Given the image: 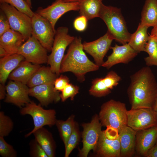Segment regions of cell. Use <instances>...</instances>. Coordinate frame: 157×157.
<instances>
[{
    "instance_id": "obj_1",
    "label": "cell",
    "mask_w": 157,
    "mask_h": 157,
    "mask_svg": "<svg viewBox=\"0 0 157 157\" xmlns=\"http://www.w3.org/2000/svg\"><path fill=\"white\" fill-rule=\"evenodd\" d=\"M130 78L127 93L131 109L153 108L157 98V82L150 67H142Z\"/></svg>"
},
{
    "instance_id": "obj_2",
    "label": "cell",
    "mask_w": 157,
    "mask_h": 157,
    "mask_svg": "<svg viewBox=\"0 0 157 157\" xmlns=\"http://www.w3.org/2000/svg\"><path fill=\"white\" fill-rule=\"evenodd\" d=\"M99 67L87 57L84 51L81 38L75 37L63 59L60 72H71L78 81L83 82L86 73L97 70Z\"/></svg>"
},
{
    "instance_id": "obj_3",
    "label": "cell",
    "mask_w": 157,
    "mask_h": 157,
    "mask_svg": "<svg viewBox=\"0 0 157 157\" xmlns=\"http://www.w3.org/2000/svg\"><path fill=\"white\" fill-rule=\"evenodd\" d=\"M99 17L105 23L107 32L113 40L123 44L128 43L131 34L128 30L120 8L103 4Z\"/></svg>"
},
{
    "instance_id": "obj_4",
    "label": "cell",
    "mask_w": 157,
    "mask_h": 157,
    "mask_svg": "<svg viewBox=\"0 0 157 157\" xmlns=\"http://www.w3.org/2000/svg\"><path fill=\"white\" fill-rule=\"evenodd\" d=\"M125 104L110 99L101 105L98 115L102 126L116 129L119 133L127 126V111Z\"/></svg>"
},
{
    "instance_id": "obj_5",
    "label": "cell",
    "mask_w": 157,
    "mask_h": 157,
    "mask_svg": "<svg viewBox=\"0 0 157 157\" xmlns=\"http://www.w3.org/2000/svg\"><path fill=\"white\" fill-rule=\"evenodd\" d=\"M68 33V28L65 26L59 27L56 30L51 52L48 56L47 63L58 77L60 74L61 64L65 49L75 38L70 35Z\"/></svg>"
},
{
    "instance_id": "obj_6",
    "label": "cell",
    "mask_w": 157,
    "mask_h": 157,
    "mask_svg": "<svg viewBox=\"0 0 157 157\" xmlns=\"http://www.w3.org/2000/svg\"><path fill=\"white\" fill-rule=\"evenodd\" d=\"M20 113L22 115H28L32 117L34 126L33 129L25 135L27 138L38 129L45 126L51 127L55 125L57 119L56 110L44 109L40 104H37L31 101L24 107L21 108Z\"/></svg>"
},
{
    "instance_id": "obj_7",
    "label": "cell",
    "mask_w": 157,
    "mask_h": 157,
    "mask_svg": "<svg viewBox=\"0 0 157 157\" xmlns=\"http://www.w3.org/2000/svg\"><path fill=\"white\" fill-rule=\"evenodd\" d=\"M0 8L7 17L11 29L21 33L26 41L32 35L30 17L7 3H0Z\"/></svg>"
},
{
    "instance_id": "obj_8",
    "label": "cell",
    "mask_w": 157,
    "mask_h": 157,
    "mask_svg": "<svg viewBox=\"0 0 157 157\" xmlns=\"http://www.w3.org/2000/svg\"><path fill=\"white\" fill-rule=\"evenodd\" d=\"M127 126L138 131L157 126V115L152 108L131 109L127 111Z\"/></svg>"
},
{
    "instance_id": "obj_9",
    "label": "cell",
    "mask_w": 157,
    "mask_h": 157,
    "mask_svg": "<svg viewBox=\"0 0 157 157\" xmlns=\"http://www.w3.org/2000/svg\"><path fill=\"white\" fill-rule=\"evenodd\" d=\"M83 131L82 133V148L79 150L78 156L87 157L89 152L94 150L98 142L102 131L98 115L95 114L90 123L82 124Z\"/></svg>"
},
{
    "instance_id": "obj_10",
    "label": "cell",
    "mask_w": 157,
    "mask_h": 157,
    "mask_svg": "<svg viewBox=\"0 0 157 157\" xmlns=\"http://www.w3.org/2000/svg\"><path fill=\"white\" fill-rule=\"evenodd\" d=\"M32 35L48 51H51L56 33L49 22L37 13L31 18Z\"/></svg>"
},
{
    "instance_id": "obj_11",
    "label": "cell",
    "mask_w": 157,
    "mask_h": 157,
    "mask_svg": "<svg viewBox=\"0 0 157 157\" xmlns=\"http://www.w3.org/2000/svg\"><path fill=\"white\" fill-rule=\"evenodd\" d=\"M47 51L32 35L19 47L17 53L22 56L25 60L40 65L47 63L48 56Z\"/></svg>"
},
{
    "instance_id": "obj_12",
    "label": "cell",
    "mask_w": 157,
    "mask_h": 157,
    "mask_svg": "<svg viewBox=\"0 0 157 157\" xmlns=\"http://www.w3.org/2000/svg\"><path fill=\"white\" fill-rule=\"evenodd\" d=\"M79 1L66 2L61 0H56L46 8H39L36 13L48 20L56 31V24L62 15L68 11H79Z\"/></svg>"
},
{
    "instance_id": "obj_13",
    "label": "cell",
    "mask_w": 157,
    "mask_h": 157,
    "mask_svg": "<svg viewBox=\"0 0 157 157\" xmlns=\"http://www.w3.org/2000/svg\"><path fill=\"white\" fill-rule=\"evenodd\" d=\"M113 40L107 32L96 40L90 42H84L83 43V49L93 57L95 64L100 67L104 62V58L110 49Z\"/></svg>"
},
{
    "instance_id": "obj_14",
    "label": "cell",
    "mask_w": 157,
    "mask_h": 157,
    "mask_svg": "<svg viewBox=\"0 0 157 157\" xmlns=\"http://www.w3.org/2000/svg\"><path fill=\"white\" fill-rule=\"evenodd\" d=\"M6 88L4 102L13 104L21 108L31 101L29 97V88L26 84L10 80Z\"/></svg>"
},
{
    "instance_id": "obj_15",
    "label": "cell",
    "mask_w": 157,
    "mask_h": 157,
    "mask_svg": "<svg viewBox=\"0 0 157 157\" xmlns=\"http://www.w3.org/2000/svg\"><path fill=\"white\" fill-rule=\"evenodd\" d=\"M112 53L104 62L102 67L109 69L117 64L122 63L127 64L137 55L138 53L134 50L128 43L119 46L115 44L111 47Z\"/></svg>"
},
{
    "instance_id": "obj_16",
    "label": "cell",
    "mask_w": 157,
    "mask_h": 157,
    "mask_svg": "<svg viewBox=\"0 0 157 157\" xmlns=\"http://www.w3.org/2000/svg\"><path fill=\"white\" fill-rule=\"evenodd\" d=\"M120 145L119 136L111 139L102 131L97 143L93 151L95 156L99 157H120Z\"/></svg>"
},
{
    "instance_id": "obj_17",
    "label": "cell",
    "mask_w": 157,
    "mask_h": 157,
    "mask_svg": "<svg viewBox=\"0 0 157 157\" xmlns=\"http://www.w3.org/2000/svg\"><path fill=\"white\" fill-rule=\"evenodd\" d=\"M59 92L55 90L53 84H46L29 88V95L37 99L42 106H47L61 100Z\"/></svg>"
},
{
    "instance_id": "obj_18",
    "label": "cell",
    "mask_w": 157,
    "mask_h": 157,
    "mask_svg": "<svg viewBox=\"0 0 157 157\" xmlns=\"http://www.w3.org/2000/svg\"><path fill=\"white\" fill-rule=\"evenodd\" d=\"M157 140V126L137 131L135 150L137 153L146 157L155 145Z\"/></svg>"
},
{
    "instance_id": "obj_19",
    "label": "cell",
    "mask_w": 157,
    "mask_h": 157,
    "mask_svg": "<svg viewBox=\"0 0 157 157\" xmlns=\"http://www.w3.org/2000/svg\"><path fill=\"white\" fill-rule=\"evenodd\" d=\"M137 131L127 126L119 133L120 157H131L135 150Z\"/></svg>"
},
{
    "instance_id": "obj_20",
    "label": "cell",
    "mask_w": 157,
    "mask_h": 157,
    "mask_svg": "<svg viewBox=\"0 0 157 157\" xmlns=\"http://www.w3.org/2000/svg\"><path fill=\"white\" fill-rule=\"evenodd\" d=\"M25 41L21 33L11 29L0 36V46L5 49L8 55L17 53Z\"/></svg>"
},
{
    "instance_id": "obj_21",
    "label": "cell",
    "mask_w": 157,
    "mask_h": 157,
    "mask_svg": "<svg viewBox=\"0 0 157 157\" xmlns=\"http://www.w3.org/2000/svg\"><path fill=\"white\" fill-rule=\"evenodd\" d=\"M40 67V65L32 64L24 60L12 72L8 78L10 80L26 84L33 74Z\"/></svg>"
},
{
    "instance_id": "obj_22",
    "label": "cell",
    "mask_w": 157,
    "mask_h": 157,
    "mask_svg": "<svg viewBox=\"0 0 157 157\" xmlns=\"http://www.w3.org/2000/svg\"><path fill=\"white\" fill-rule=\"evenodd\" d=\"M25 58L18 53L8 55L0 59V82L5 84L10 74Z\"/></svg>"
},
{
    "instance_id": "obj_23",
    "label": "cell",
    "mask_w": 157,
    "mask_h": 157,
    "mask_svg": "<svg viewBox=\"0 0 157 157\" xmlns=\"http://www.w3.org/2000/svg\"><path fill=\"white\" fill-rule=\"evenodd\" d=\"M33 134L48 157H55L56 145L52 133L43 127L37 130Z\"/></svg>"
},
{
    "instance_id": "obj_24",
    "label": "cell",
    "mask_w": 157,
    "mask_h": 157,
    "mask_svg": "<svg viewBox=\"0 0 157 157\" xmlns=\"http://www.w3.org/2000/svg\"><path fill=\"white\" fill-rule=\"evenodd\" d=\"M58 77L50 67L41 66L33 74L26 85L29 88L46 84H53Z\"/></svg>"
},
{
    "instance_id": "obj_25",
    "label": "cell",
    "mask_w": 157,
    "mask_h": 157,
    "mask_svg": "<svg viewBox=\"0 0 157 157\" xmlns=\"http://www.w3.org/2000/svg\"><path fill=\"white\" fill-rule=\"evenodd\" d=\"M148 28L140 23L136 31L131 34L128 43L138 53L145 51V47L149 37L147 33Z\"/></svg>"
},
{
    "instance_id": "obj_26",
    "label": "cell",
    "mask_w": 157,
    "mask_h": 157,
    "mask_svg": "<svg viewBox=\"0 0 157 157\" xmlns=\"http://www.w3.org/2000/svg\"><path fill=\"white\" fill-rule=\"evenodd\" d=\"M79 13L88 20L99 17L103 4L102 0H80Z\"/></svg>"
},
{
    "instance_id": "obj_27",
    "label": "cell",
    "mask_w": 157,
    "mask_h": 157,
    "mask_svg": "<svg viewBox=\"0 0 157 157\" xmlns=\"http://www.w3.org/2000/svg\"><path fill=\"white\" fill-rule=\"evenodd\" d=\"M141 24L148 27L157 24V1L146 0L142 13Z\"/></svg>"
},
{
    "instance_id": "obj_28",
    "label": "cell",
    "mask_w": 157,
    "mask_h": 157,
    "mask_svg": "<svg viewBox=\"0 0 157 157\" xmlns=\"http://www.w3.org/2000/svg\"><path fill=\"white\" fill-rule=\"evenodd\" d=\"M74 116L72 115L66 120L57 119L56 121L55 125L65 146L76 123L74 120Z\"/></svg>"
},
{
    "instance_id": "obj_29",
    "label": "cell",
    "mask_w": 157,
    "mask_h": 157,
    "mask_svg": "<svg viewBox=\"0 0 157 157\" xmlns=\"http://www.w3.org/2000/svg\"><path fill=\"white\" fill-rule=\"evenodd\" d=\"M145 49V51L149 55L144 58L146 65L148 66L157 67V40L149 35Z\"/></svg>"
},
{
    "instance_id": "obj_30",
    "label": "cell",
    "mask_w": 157,
    "mask_h": 157,
    "mask_svg": "<svg viewBox=\"0 0 157 157\" xmlns=\"http://www.w3.org/2000/svg\"><path fill=\"white\" fill-rule=\"evenodd\" d=\"M90 94L97 97H104L111 93V90L105 83L103 78H97L92 82L91 86L89 90Z\"/></svg>"
},
{
    "instance_id": "obj_31",
    "label": "cell",
    "mask_w": 157,
    "mask_h": 157,
    "mask_svg": "<svg viewBox=\"0 0 157 157\" xmlns=\"http://www.w3.org/2000/svg\"><path fill=\"white\" fill-rule=\"evenodd\" d=\"M80 133L78 124L76 126L72 134L69 137L66 145L65 146V157H68L72 150L79 141Z\"/></svg>"
},
{
    "instance_id": "obj_32",
    "label": "cell",
    "mask_w": 157,
    "mask_h": 157,
    "mask_svg": "<svg viewBox=\"0 0 157 157\" xmlns=\"http://www.w3.org/2000/svg\"><path fill=\"white\" fill-rule=\"evenodd\" d=\"M14 123L2 111L0 112V136H8L13 129Z\"/></svg>"
},
{
    "instance_id": "obj_33",
    "label": "cell",
    "mask_w": 157,
    "mask_h": 157,
    "mask_svg": "<svg viewBox=\"0 0 157 157\" xmlns=\"http://www.w3.org/2000/svg\"><path fill=\"white\" fill-rule=\"evenodd\" d=\"M0 3H6L14 7L31 18L34 15L33 12L28 4L24 0H0Z\"/></svg>"
},
{
    "instance_id": "obj_34",
    "label": "cell",
    "mask_w": 157,
    "mask_h": 157,
    "mask_svg": "<svg viewBox=\"0 0 157 157\" xmlns=\"http://www.w3.org/2000/svg\"><path fill=\"white\" fill-rule=\"evenodd\" d=\"M79 90V88L77 85L69 83L60 94L61 101L64 102L69 98L71 100H73L75 96L78 93Z\"/></svg>"
},
{
    "instance_id": "obj_35",
    "label": "cell",
    "mask_w": 157,
    "mask_h": 157,
    "mask_svg": "<svg viewBox=\"0 0 157 157\" xmlns=\"http://www.w3.org/2000/svg\"><path fill=\"white\" fill-rule=\"evenodd\" d=\"M0 155L2 157H16L17 153L11 145L7 143L4 137L0 136Z\"/></svg>"
},
{
    "instance_id": "obj_36",
    "label": "cell",
    "mask_w": 157,
    "mask_h": 157,
    "mask_svg": "<svg viewBox=\"0 0 157 157\" xmlns=\"http://www.w3.org/2000/svg\"><path fill=\"white\" fill-rule=\"evenodd\" d=\"M29 145V155L30 157H48L42 147L35 138L30 141Z\"/></svg>"
},
{
    "instance_id": "obj_37",
    "label": "cell",
    "mask_w": 157,
    "mask_h": 157,
    "mask_svg": "<svg viewBox=\"0 0 157 157\" xmlns=\"http://www.w3.org/2000/svg\"><path fill=\"white\" fill-rule=\"evenodd\" d=\"M121 80V77L113 70L109 72L103 78L104 81L106 86L111 90L116 86Z\"/></svg>"
},
{
    "instance_id": "obj_38",
    "label": "cell",
    "mask_w": 157,
    "mask_h": 157,
    "mask_svg": "<svg viewBox=\"0 0 157 157\" xmlns=\"http://www.w3.org/2000/svg\"><path fill=\"white\" fill-rule=\"evenodd\" d=\"M70 80L66 76L61 75L55 80L54 83L55 90L59 92L62 90L69 83Z\"/></svg>"
},
{
    "instance_id": "obj_39",
    "label": "cell",
    "mask_w": 157,
    "mask_h": 157,
    "mask_svg": "<svg viewBox=\"0 0 157 157\" xmlns=\"http://www.w3.org/2000/svg\"><path fill=\"white\" fill-rule=\"evenodd\" d=\"M88 20L83 15L76 17L73 23L74 28L80 32L84 31L87 27Z\"/></svg>"
},
{
    "instance_id": "obj_40",
    "label": "cell",
    "mask_w": 157,
    "mask_h": 157,
    "mask_svg": "<svg viewBox=\"0 0 157 157\" xmlns=\"http://www.w3.org/2000/svg\"><path fill=\"white\" fill-rule=\"evenodd\" d=\"M11 29L8 20L3 12L0 10V36Z\"/></svg>"
},
{
    "instance_id": "obj_41",
    "label": "cell",
    "mask_w": 157,
    "mask_h": 157,
    "mask_svg": "<svg viewBox=\"0 0 157 157\" xmlns=\"http://www.w3.org/2000/svg\"><path fill=\"white\" fill-rule=\"evenodd\" d=\"M146 157H157V145H155L148 152Z\"/></svg>"
},
{
    "instance_id": "obj_42",
    "label": "cell",
    "mask_w": 157,
    "mask_h": 157,
    "mask_svg": "<svg viewBox=\"0 0 157 157\" xmlns=\"http://www.w3.org/2000/svg\"><path fill=\"white\" fill-rule=\"evenodd\" d=\"M6 85L4 84L0 83V99H4L6 94Z\"/></svg>"
},
{
    "instance_id": "obj_43",
    "label": "cell",
    "mask_w": 157,
    "mask_h": 157,
    "mask_svg": "<svg viewBox=\"0 0 157 157\" xmlns=\"http://www.w3.org/2000/svg\"><path fill=\"white\" fill-rule=\"evenodd\" d=\"M149 35L157 40V24L153 27Z\"/></svg>"
},
{
    "instance_id": "obj_44",
    "label": "cell",
    "mask_w": 157,
    "mask_h": 157,
    "mask_svg": "<svg viewBox=\"0 0 157 157\" xmlns=\"http://www.w3.org/2000/svg\"><path fill=\"white\" fill-rule=\"evenodd\" d=\"M8 54L5 49L0 46V56L2 58L8 55Z\"/></svg>"
},
{
    "instance_id": "obj_45",
    "label": "cell",
    "mask_w": 157,
    "mask_h": 157,
    "mask_svg": "<svg viewBox=\"0 0 157 157\" xmlns=\"http://www.w3.org/2000/svg\"><path fill=\"white\" fill-rule=\"evenodd\" d=\"M153 108L155 112L157 115V98L155 102L154 106L153 107Z\"/></svg>"
},
{
    "instance_id": "obj_46",
    "label": "cell",
    "mask_w": 157,
    "mask_h": 157,
    "mask_svg": "<svg viewBox=\"0 0 157 157\" xmlns=\"http://www.w3.org/2000/svg\"><path fill=\"white\" fill-rule=\"evenodd\" d=\"M61 1L66 2H78L80 0H61Z\"/></svg>"
},
{
    "instance_id": "obj_47",
    "label": "cell",
    "mask_w": 157,
    "mask_h": 157,
    "mask_svg": "<svg viewBox=\"0 0 157 157\" xmlns=\"http://www.w3.org/2000/svg\"><path fill=\"white\" fill-rule=\"evenodd\" d=\"M29 5L30 7L32 8V4L31 0H24Z\"/></svg>"
},
{
    "instance_id": "obj_48",
    "label": "cell",
    "mask_w": 157,
    "mask_h": 157,
    "mask_svg": "<svg viewBox=\"0 0 157 157\" xmlns=\"http://www.w3.org/2000/svg\"><path fill=\"white\" fill-rule=\"evenodd\" d=\"M155 145H157V140H156V142Z\"/></svg>"
},
{
    "instance_id": "obj_49",
    "label": "cell",
    "mask_w": 157,
    "mask_h": 157,
    "mask_svg": "<svg viewBox=\"0 0 157 157\" xmlns=\"http://www.w3.org/2000/svg\"></svg>"
}]
</instances>
